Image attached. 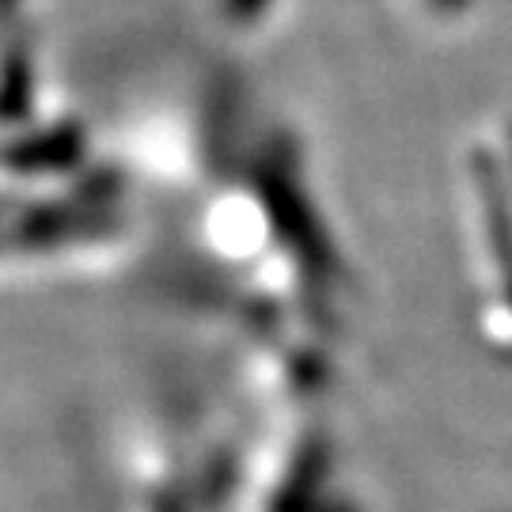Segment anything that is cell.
Masks as SVG:
<instances>
[{
	"label": "cell",
	"mask_w": 512,
	"mask_h": 512,
	"mask_svg": "<svg viewBox=\"0 0 512 512\" xmlns=\"http://www.w3.org/2000/svg\"><path fill=\"white\" fill-rule=\"evenodd\" d=\"M467 239L475 334L497 361H512V171L490 152L467 164Z\"/></svg>",
	"instance_id": "cell-1"
}]
</instances>
